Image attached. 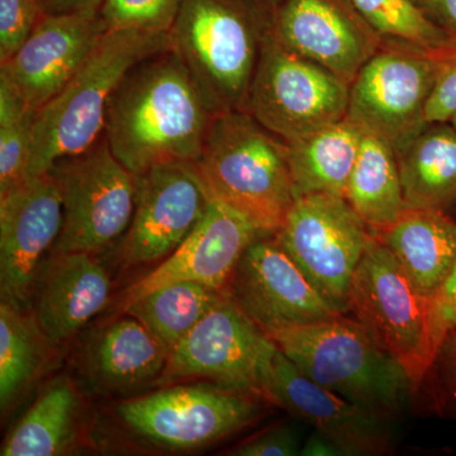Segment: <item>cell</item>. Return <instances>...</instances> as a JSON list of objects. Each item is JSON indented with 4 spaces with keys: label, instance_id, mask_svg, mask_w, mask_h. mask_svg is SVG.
<instances>
[{
    "label": "cell",
    "instance_id": "obj_3",
    "mask_svg": "<svg viewBox=\"0 0 456 456\" xmlns=\"http://www.w3.org/2000/svg\"><path fill=\"white\" fill-rule=\"evenodd\" d=\"M173 51L170 33L106 31L64 89L36 114L26 178L80 154L104 134L108 103L132 69Z\"/></svg>",
    "mask_w": 456,
    "mask_h": 456
},
{
    "label": "cell",
    "instance_id": "obj_31",
    "mask_svg": "<svg viewBox=\"0 0 456 456\" xmlns=\"http://www.w3.org/2000/svg\"><path fill=\"white\" fill-rule=\"evenodd\" d=\"M435 415L456 422V316L437 344L419 401Z\"/></svg>",
    "mask_w": 456,
    "mask_h": 456
},
{
    "label": "cell",
    "instance_id": "obj_34",
    "mask_svg": "<svg viewBox=\"0 0 456 456\" xmlns=\"http://www.w3.org/2000/svg\"><path fill=\"white\" fill-rule=\"evenodd\" d=\"M301 444L289 425H277L261 432L228 454L233 456H294L301 455Z\"/></svg>",
    "mask_w": 456,
    "mask_h": 456
},
{
    "label": "cell",
    "instance_id": "obj_10",
    "mask_svg": "<svg viewBox=\"0 0 456 456\" xmlns=\"http://www.w3.org/2000/svg\"><path fill=\"white\" fill-rule=\"evenodd\" d=\"M445 55L383 46L350 84L347 118L401 151L428 125L426 106Z\"/></svg>",
    "mask_w": 456,
    "mask_h": 456
},
{
    "label": "cell",
    "instance_id": "obj_19",
    "mask_svg": "<svg viewBox=\"0 0 456 456\" xmlns=\"http://www.w3.org/2000/svg\"><path fill=\"white\" fill-rule=\"evenodd\" d=\"M107 31L98 13H44L13 56L0 65L32 110L56 97Z\"/></svg>",
    "mask_w": 456,
    "mask_h": 456
},
{
    "label": "cell",
    "instance_id": "obj_2",
    "mask_svg": "<svg viewBox=\"0 0 456 456\" xmlns=\"http://www.w3.org/2000/svg\"><path fill=\"white\" fill-rule=\"evenodd\" d=\"M268 336L305 377L384 421L401 419L419 401L403 365L347 314Z\"/></svg>",
    "mask_w": 456,
    "mask_h": 456
},
{
    "label": "cell",
    "instance_id": "obj_16",
    "mask_svg": "<svg viewBox=\"0 0 456 456\" xmlns=\"http://www.w3.org/2000/svg\"><path fill=\"white\" fill-rule=\"evenodd\" d=\"M61 227V188L53 171L0 194L2 301L28 307L42 256L55 245Z\"/></svg>",
    "mask_w": 456,
    "mask_h": 456
},
{
    "label": "cell",
    "instance_id": "obj_40",
    "mask_svg": "<svg viewBox=\"0 0 456 456\" xmlns=\"http://www.w3.org/2000/svg\"><path fill=\"white\" fill-rule=\"evenodd\" d=\"M281 0H259L261 5L264 8L268 9L270 13H274L275 9L278 8V5L281 4Z\"/></svg>",
    "mask_w": 456,
    "mask_h": 456
},
{
    "label": "cell",
    "instance_id": "obj_29",
    "mask_svg": "<svg viewBox=\"0 0 456 456\" xmlns=\"http://www.w3.org/2000/svg\"><path fill=\"white\" fill-rule=\"evenodd\" d=\"M382 38L383 46L445 55L456 47V36L434 22L411 0H351Z\"/></svg>",
    "mask_w": 456,
    "mask_h": 456
},
{
    "label": "cell",
    "instance_id": "obj_4",
    "mask_svg": "<svg viewBox=\"0 0 456 456\" xmlns=\"http://www.w3.org/2000/svg\"><path fill=\"white\" fill-rule=\"evenodd\" d=\"M272 13L259 0H185L173 51L212 116L245 110Z\"/></svg>",
    "mask_w": 456,
    "mask_h": 456
},
{
    "label": "cell",
    "instance_id": "obj_18",
    "mask_svg": "<svg viewBox=\"0 0 456 456\" xmlns=\"http://www.w3.org/2000/svg\"><path fill=\"white\" fill-rule=\"evenodd\" d=\"M263 235L245 216L220 200H212L184 241L151 273L122 294L119 312L165 285L198 281L228 290L242 254Z\"/></svg>",
    "mask_w": 456,
    "mask_h": 456
},
{
    "label": "cell",
    "instance_id": "obj_28",
    "mask_svg": "<svg viewBox=\"0 0 456 456\" xmlns=\"http://www.w3.org/2000/svg\"><path fill=\"white\" fill-rule=\"evenodd\" d=\"M224 292L198 281H176L146 294L121 314L137 318L170 353Z\"/></svg>",
    "mask_w": 456,
    "mask_h": 456
},
{
    "label": "cell",
    "instance_id": "obj_42",
    "mask_svg": "<svg viewBox=\"0 0 456 456\" xmlns=\"http://www.w3.org/2000/svg\"><path fill=\"white\" fill-rule=\"evenodd\" d=\"M449 122L452 123V125L454 126V127L456 128V113L454 114V116H452V118L450 119Z\"/></svg>",
    "mask_w": 456,
    "mask_h": 456
},
{
    "label": "cell",
    "instance_id": "obj_7",
    "mask_svg": "<svg viewBox=\"0 0 456 456\" xmlns=\"http://www.w3.org/2000/svg\"><path fill=\"white\" fill-rule=\"evenodd\" d=\"M349 90L338 75L287 49L269 27L246 112L284 142H294L342 121Z\"/></svg>",
    "mask_w": 456,
    "mask_h": 456
},
{
    "label": "cell",
    "instance_id": "obj_12",
    "mask_svg": "<svg viewBox=\"0 0 456 456\" xmlns=\"http://www.w3.org/2000/svg\"><path fill=\"white\" fill-rule=\"evenodd\" d=\"M272 342L226 290L170 350L156 383L167 386L178 380L207 379L222 388L264 398L261 368Z\"/></svg>",
    "mask_w": 456,
    "mask_h": 456
},
{
    "label": "cell",
    "instance_id": "obj_22",
    "mask_svg": "<svg viewBox=\"0 0 456 456\" xmlns=\"http://www.w3.org/2000/svg\"><path fill=\"white\" fill-rule=\"evenodd\" d=\"M125 318L106 327L90 345L88 371L107 392L126 393L159 380L169 349L137 318Z\"/></svg>",
    "mask_w": 456,
    "mask_h": 456
},
{
    "label": "cell",
    "instance_id": "obj_11",
    "mask_svg": "<svg viewBox=\"0 0 456 456\" xmlns=\"http://www.w3.org/2000/svg\"><path fill=\"white\" fill-rule=\"evenodd\" d=\"M254 397L216 384L174 386L123 402L117 415L155 445L200 448L254 424L263 411Z\"/></svg>",
    "mask_w": 456,
    "mask_h": 456
},
{
    "label": "cell",
    "instance_id": "obj_9",
    "mask_svg": "<svg viewBox=\"0 0 456 456\" xmlns=\"http://www.w3.org/2000/svg\"><path fill=\"white\" fill-rule=\"evenodd\" d=\"M371 231L344 197H297L275 233L281 248L336 311L349 314L351 281Z\"/></svg>",
    "mask_w": 456,
    "mask_h": 456
},
{
    "label": "cell",
    "instance_id": "obj_14",
    "mask_svg": "<svg viewBox=\"0 0 456 456\" xmlns=\"http://www.w3.org/2000/svg\"><path fill=\"white\" fill-rule=\"evenodd\" d=\"M261 384L265 401L278 404L329 436L344 455L391 454V422L314 383L298 370L274 341L264 356Z\"/></svg>",
    "mask_w": 456,
    "mask_h": 456
},
{
    "label": "cell",
    "instance_id": "obj_25",
    "mask_svg": "<svg viewBox=\"0 0 456 456\" xmlns=\"http://www.w3.org/2000/svg\"><path fill=\"white\" fill-rule=\"evenodd\" d=\"M345 200L371 232L388 227L406 209L397 155L388 143L364 134Z\"/></svg>",
    "mask_w": 456,
    "mask_h": 456
},
{
    "label": "cell",
    "instance_id": "obj_17",
    "mask_svg": "<svg viewBox=\"0 0 456 456\" xmlns=\"http://www.w3.org/2000/svg\"><path fill=\"white\" fill-rule=\"evenodd\" d=\"M270 32L287 49L323 66L344 82L383 49V41L351 0H281Z\"/></svg>",
    "mask_w": 456,
    "mask_h": 456
},
{
    "label": "cell",
    "instance_id": "obj_37",
    "mask_svg": "<svg viewBox=\"0 0 456 456\" xmlns=\"http://www.w3.org/2000/svg\"><path fill=\"white\" fill-rule=\"evenodd\" d=\"M421 8L441 28L456 36V0H425Z\"/></svg>",
    "mask_w": 456,
    "mask_h": 456
},
{
    "label": "cell",
    "instance_id": "obj_20",
    "mask_svg": "<svg viewBox=\"0 0 456 456\" xmlns=\"http://www.w3.org/2000/svg\"><path fill=\"white\" fill-rule=\"evenodd\" d=\"M110 279L89 253H55L32 285L33 316L53 345L73 338L110 301Z\"/></svg>",
    "mask_w": 456,
    "mask_h": 456
},
{
    "label": "cell",
    "instance_id": "obj_27",
    "mask_svg": "<svg viewBox=\"0 0 456 456\" xmlns=\"http://www.w3.org/2000/svg\"><path fill=\"white\" fill-rule=\"evenodd\" d=\"M53 345L33 314L7 301L0 303V407L8 411L40 375Z\"/></svg>",
    "mask_w": 456,
    "mask_h": 456
},
{
    "label": "cell",
    "instance_id": "obj_38",
    "mask_svg": "<svg viewBox=\"0 0 456 456\" xmlns=\"http://www.w3.org/2000/svg\"><path fill=\"white\" fill-rule=\"evenodd\" d=\"M103 0H42L45 13H98Z\"/></svg>",
    "mask_w": 456,
    "mask_h": 456
},
{
    "label": "cell",
    "instance_id": "obj_24",
    "mask_svg": "<svg viewBox=\"0 0 456 456\" xmlns=\"http://www.w3.org/2000/svg\"><path fill=\"white\" fill-rule=\"evenodd\" d=\"M364 134L345 117L305 139L285 142L297 197L334 194L345 198Z\"/></svg>",
    "mask_w": 456,
    "mask_h": 456
},
{
    "label": "cell",
    "instance_id": "obj_39",
    "mask_svg": "<svg viewBox=\"0 0 456 456\" xmlns=\"http://www.w3.org/2000/svg\"><path fill=\"white\" fill-rule=\"evenodd\" d=\"M302 456H338L344 455L340 446L326 435L314 430L301 448Z\"/></svg>",
    "mask_w": 456,
    "mask_h": 456
},
{
    "label": "cell",
    "instance_id": "obj_41",
    "mask_svg": "<svg viewBox=\"0 0 456 456\" xmlns=\"http://www.w3.org/2000/svg\"><path fill=\"white\" fill-rule=\"evenodd\" d=\"M411 2L413 3V4L419 5V7H421L422 4H424L425 0H411Z\"/></svg>",
    "mask_w": 456,
    "mask_h": 456
},
{
    "label": "cell",
    "instance_id": "obj_30",
    "mask_svg": "<svg viewBox=\"0 0 456 456\" xmlns=\"http://www.w3.org/2000/svg\"><path fill=\"white\" fill-rule=\"evenodd\" d=\"M185 0H103L99 16L107 31L170 33Z\"/></svg>",
    "mask_w": 456,
    "mask_h": 456
},
{
    "label": "cell",
    "instance_id": "obj_35",
    "mask_svg": "<svg viewBox=\"0 0 456 456\" xmlns=\"http://www.w3.org/2000/svg\"><path fill=\"white\" fill-rule=\"evenodd\" d=\"M456 113V47L444 56L443 68L426 106V122H449Z\"/></svg>",
    "mask_w": 456,
    "mask_h": 456
},
{
    "label": "cell",
    "instance_id": "obj_33",
    "mask_svg": "<svg viewBox=\"0 0 456 456\" xmlns=\"http://www.w3.org/2000/svg\"><path fill=\"white\" fill-rule=\"evenodd\" d=\"M42 0H0V62L22 46L44 14Z\"/></svg>",
    "mask_w": 456,
    "mask_h": 456
},
{
    "label": "cell",
    "instance_id": "obj_15",
    "mask_svg": "<svg viewBox=\"0 0 456 456\" xmlns=\"http://www.w3.org/2000/svg\"><path fill=\"white\" fill-rule=\"evenodd\" d=\"M228 292L266 334L342 314L314 289L274 235L261 236L246 248Z\"/></svg>",
    "mask_w": 456,
    "mask_h": 456
},
{
    "label": "cell",
    "instance_id": "obj_21",
    "mask_svg": "<svg viewBox=\"0 0 456 456\" xmlns=\"http://www.w3.org/2000/svg\"><path fill=\"white\" fill-rule=\"evenodd\" d=\"M373 233L434 310L456 269V221L440 209L406 208Z\"/></svg>",
    "mask_w": 456,
    "mask_h": 456
},
{
    "label": "cell",
    "instance_id": "obj_26",
    "mask_svg": "<svg viewBox=\"0 0 456 456\" xmlns=\"http://www.w3.org/2000/svg\"><path fill=\"white\" fill-rule=\"evenodd\" d=\"M79 398L68 380L42 391L3 445L2 456L60 455L74 443Z\"/></svg>",
    "mask_w": 456,
    "mask_h": 456
},
{
    "label": "cell",
    "instance_id": "obj_36",
    "mask_svg": "<svg viewBox=\"0 0 456 456\" xmlns=\"http://www.w3.org/2000/svg\"><path fill=\"white\" fill-rule=\"evenodd\" d=\"M456 316V269L445 289L437 299L432 310V338H434L435 350L439 344L444 332L454 321Z\"/></svg>",
    "mask_w": 456,
    "mask_h": 456
},
{
    "label": "cell",
    "instance_id": "obj_13",
    "mask_svg": "<svg viewBox=\"0 0 456 456\" xmlns=\"http://www.w3.org/2000/svg\"><path fill=\"white\" fill-rule=\"evenodd\" d=\"M211 200L197 163L161 164L139 175L134 217L121 244L123 263L143 265L169 256Z\"/></svg>",
    "mask_w": 456,
    "mask_h": 456
},
{
    "label": "cell",
    "instance_id": "obj_6",
    "mask_svg": "<svg viewBox=\"0 0 456 456\" xmlns=\"http://www.w3.org/2000/svg\"><path fill=\"white\" fill-rule=\"evenodd\" d=\"M349 314L403 365L419 395L435 353L431 305L373 232L351 281Z\"/></svg>",
    "mask_w": 456,
    "mask_h": 456
},
{
    "label": "cell",
    "instance_id": "obj_32",
    "mask_svg": "<svg viewBox=\"0 0 456 456\" xmlns=\"http://www.w3.org/2000/svg\"><path fill=\"white\" fill-rule=\"evenodd\" d=\"M36 114L32 110L18 121L0 125V194L26 179Z\"/></svg>",
    "mask_w": 456,
    "mask_h": 456
},
{
    "label": "cell",
    "instance_id": "obj_1",
    "mask_svg": "<svg viewBox=\"0 0 456 456\" xmlns=\"http://www.w3.org/2000/svg\"><path fill=\"white\" fill-rule=\"evenodd\" d=\"M213 116L174 51L132 69L108 103L104 139L136 175L174 161L197 163Z\"/></svg>",
    "mask_w": 456,
    "mask_h": 456
},
{
    "label": "cell",
    "instance_id": "obj_23",
    "mask_svg": "<svg viewBox=\"0 0 456 456\" xmlns=\"http://www.w3.org/2000/svg\"><path fill=\"white\" fill-rule=\"evenodd\" d=\"M397 155L406 208L445 211L456 202V128L430 123Z\"/></svg>",
    "mask_w": 456,
    "mask_h": 456
},
{
    "label": "cell",
    "instance_id": "obj_5",
    "mask_svg": "<svg viewBox=\"0 0 456 456\" xmlns=\"http://www.w3.org/2000/svg\"><path fill=\"white\" fill-rule=\"evenodd\" d=\"M197 167L212 200L263 235H275L296 202L287 143L245 110L213 117Z\"/></svg>",
    "mask_w": 456,
    "mask_h": 456
},
{
    "label": "cell",
    "instance_id": "obj_8",
    "mask_svg": "<svg viewBox=\"0 0 456 456\" xmlns=\"http://www.w3.org/2000/svg\"><path fill=\"white\" fill-rule=\"evenodd\" d=\"M62 196V227L55 253L95 254L130 227L139 175L117 160L104 136L53 165Z\"/></svg>",
    "mask_w": 456,
    "mask_h": 456
}]
</instances>
